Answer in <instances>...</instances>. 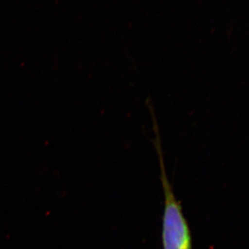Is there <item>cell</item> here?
<instances>
[{
    "label": "cell",
    "mask_w": 249,
    "mask_h": 249,
    "mask_svg": "<svg viewBox=\"0 0 249 249\" xmlns=\"http://www.w3.org/2000/svg\"><path fill=\"white\" fill-rule=\"evenodd\" d=\"M151 114L155 132V146L156 153L158 155L161 184L164 195L162 226L163 249H193L191 231L189 223L183 212L182 206L176 197L173 187L166 173L160 136L153 109H151Z\"/></svg>",
    "instance_id": "obj_1"
}]
</instances>
